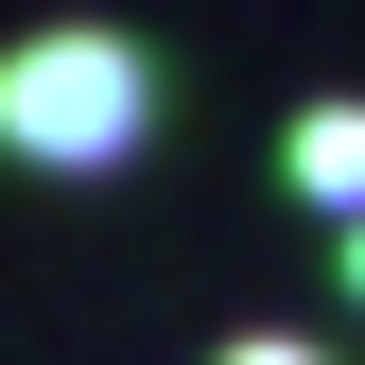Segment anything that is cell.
<instances>
[{
  "label": "cell",
  "mask_w": 365,
  "mask_h": 365,
  "mask_svg": "<svg viewBox=\"0 0 365 365\" xmlns=\"http://www.w3.org/2000/svg\"><path fill=\"white\" fill-rule=\"evenodd\" d=\"M157 122V70L122 53V35H35V53H0V140L18 157H140Z\"/></svg>",
  "instance_id": "obj_1"
},
{
  "label": "cell",
  "mask_w": 365,
  "mask_h": 365,
  "mask_svg": "<svg viewBox=\"0 0 365 365\" xmlns=\"http://www.w3.org/2000/svg\"><path fill=\"white\" fill-rule=\"evenodd\" d=\"M279 174H296V192H331V209H365V105H313L296 140H279Z\"/></svg>",
  "instance_id": "obj_2"
},
{
  "label": "cell",
  "mask_w": 365,
  "mask_h": 365,
  "mask_svg": "<svg viewBox=\"0 0 365 365\" xmlns=\"http://www.w3.org/2000/svg\"><path fill=\"white\" fill-rule=\"evenodd\" d=\"M226 365H313V348H279V331H244V348H226Z\"/></svg>",
  "instance_id": "obj_3"
},
{
  "label": "cell",
  "mask_w": 365,
  "mask_h": 365,
  "mask_svg": "<svg viewBox=\"0 0 365 365\" xmlns=\"http://www.w3.org/2000/svg\"><path fill=\"white\" fill-rule=\"evenodd\" d=\"M348 279H365V226H348Z\"/></svg>",
  "instance_id": "obj_4"
}]
</instances>
